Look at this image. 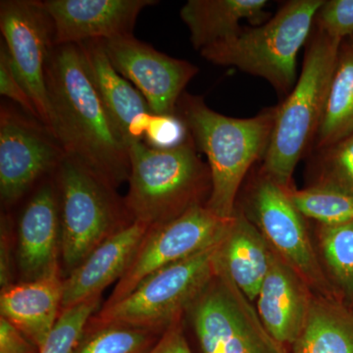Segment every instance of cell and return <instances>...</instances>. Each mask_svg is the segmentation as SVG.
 I'll use <instances>...</instances> for the list:
<instances>
[{"instance_id":"22","label":"cell","mask_w":353,"mask_h":353,"mask_svg":"<svg viewBox=\"0 0 353 353\" xmlns=\"http://www.w3.org/2000/svg\"><path fill=\"white\" fill-rule=\"evenodd\" d=\"M294 353H353V313L326 299H312Z\"/></svg>"},{"instance_id":"15","label":"cell","mask_w":353,"mask_h":353,"mask_svg":"<svg viewBox=\"0 0 353 353\" xmlns=\"http://www.w3.org/2000/svg\"><path fill=\"white\" fill-rule=\"evenodd\" d=\"M61 218L57 183L46 182L26 204L18 222L17 266L21 282L61 271Z\"/></svg>"},{"instance_id":"30","label":"cell","mask_w":353,"mask_h":353,"mask_svg":"<svg viewBox=\"0 0 353 353\" xmlns=\"http://www.w3.org/2000/svg\"><path fill=\"white\" fill-rule=\"evenodd\" d=\"M0 94L16 102L27 115L41 122L32 97L16 75L10 54L3 43L0 48Z\"/></svg>"},{"instance_id":"14","label":"cell","mask_w":353,"mask_h":353,"mask_svg":"<svg viewBox=\"0 0 353 353\" xmlns=\"http://www.w3.org/2000/svg\"><path fill=\"white\" fill-rule=\"evenodd\" d=\"M155 0H44L54 25L55 46L132 34L139 13Z\"/></svg>"},{"instance_id":"12","label":"cell","mask_w":353,"mask_h":353,"mask_svg":"<svg viewBox=\"0 0 353 353\" xmlns=\"http://www.w3.org/2000/svg\"><path fill=\"white\" fill-rule=\"evenodd\" d=\"M114 69L131 81L158 117H176L179 101L199 69L143 43L132 34L102 41Z\"/></svg>"},{"instance_id":"19","label":"cell","mask_w":353,"mask_h":353,"mask_svg":"<svg viewBox=\"0 0 353 353\" xmlns=\"http://www.w3.org/2000/svg\"><path fill=\"white\" fill-rule=\"evenodd\" d=\"M62 272L1 290V318L10 323L39 348L48 338L62 310Z\"/></svg>"},{"instance_id":"26","label":"cell","mask_w":353,"mask_h":353,"mask_svg":"<svg viewBox=\"0 0 353 353\" xmlns=\"http://www.w3.org/2000/svg\"><path fill=\"white\" fill-rule=\"evenodd\" d=\"M101 308V296H97L61 310L38 353H76L90 318Z\"/></svg>"},{"instance_id":"10","label":"cell","mask_w":353,"mask_h":353,"mask_svg":"<svg viewBox=\"0 0 353 353\" xmlns=\"http://www.w3.org/2000/svg\"><path fill=\"white\" fill-rule=\"evenodd\" d=\"M66 157L48 127L2 104L0 110V196L12 205L39 179L55 173Z\"/></svg>"},{"instance_id":"3","label":"cell","mask_w":353,"mask_h":353,"mask_svg":"<svg viewBox=\"0 0 353 353\" xmlns=\"http://www.w3.org/2000/svg\"><path fill=\"white\" fill-rule=\"evenodd\" d=\"M129 157V190L124 202L132 222L159 226L202 205L208 192L210 196V170L190 139L169 148L132 141Z\"/></svg>"},{"instance_id":"34","label":"cell","mask_w":353,"mask_h":353,"mask_svg":"<svg viewBox=\"0 0 353 353\" xmlns=\"http://www.w3.org/2000/svg\"><path fill=\"white\" fill-rule=\"evenodd\" d=\"M10 229L6 217L1 219V252H0V284L1 290L12 283V252H11Z\"/></svg>"},{"instance_id":"33","label":"cell","mask_w":353,"mask_h":353,"mask_svg":"<svg viewBox=\"0 0 353 353\" xmlns=\"http://www.w3.org/2000/svg\"><path fill=\"white\" fill-rule=\"evenodd\" d=\"M146 353H192L179 322L172 325Z\"/></svg>"},{"instance_id":"2","label":"cell","mask_w":353,"mask_h":353,"mask_svg":"<svg viewBox=\"0 0 353 353\" xmlns=\"http://www.w3.org/2000/svg\"><path fill=\"white\" fill-rule=\"evenodd\" d=\"M178 108L197 148L208 157L211 192L205 206L221 219H233L241 183L268 148L277 108L238 119L215 112L201 97L190 94L181 97Z\"/></svg>"},{"instance_id":"23","label":"cell","mask_w":353,"mask_h":353,"mask_svg":"<svg viewBox=\"0 0 353 353\" xmlns=\"http://www.w3.org/2000/svg\"><path fill=\"white\" fill-rule=\"evenodd\" d=\"M353 134V43L340 48L316 139L330 148Z\"/></svg>"},{"instance_id":"11","label":"cell","mask_w":353,"mask_h":353,"mask_svg":"<svg viewBox=\"0 0 353 353\" xmlns=\"http://www.w3.org/2000/svg\"><path fill=\"white\" fill-rule=\"evenodd\" d=\"M0 30L21 83L50 129L46 69L55 46L54 25L39 0H2Z\"/></svg>"},{"instance_id":"31","label":"cell","mask_w":353,"mask_h":353,"mask_svg":"<svg viewBox=\"0 0 353 353\" xmlns=\"http://www.w3.org/2000/svg\"><path fill=\"white\" fill-rule=\"evenodd\" d=\"M185 128L182 120L176 117L154 116L146 131L148 145L157 148H174L183 143Z\"/></svg>"},{"instance_id":"27","label":"cell","mask_w":353,"mask_h":353,"mask_svg":"<svg viewBox=\"0 0 353 353\" xmlns=\"http://www.w3.org/2000/svg\"><path fill=\"white\" fill-rule=\"evenodd\" d=\"M320 243L324 259L339 284L353 294V221L322 225Z\"/></svg>"},{"instance_id":"21","label":"cell","mask_w":353,"mask_h":353,"mask_svg":"<svg viewBox=\"0 0 353 353\" xmlns=\"http://www.w3.org/2000/svg\"><path fill=\"white\" fill-rule=\"evenodd\" d=\"M267 4L266 0H189L181 18L189 28L192 46L201 51L239 34L241 20L260 23Z\"/></svg>"},{"instance_id":"24","label":"cell","mask_w":353,"mask_h":353,"mask_svg":"<svg viewBox=\"0 0 353 353\" xmlns=\"http://www.w3.org/2000/svg\"><path fill=\"white\" fill-rule=\"evenodd\" d=\"M161 334L123 324L87 327L76 353H146Z\"/></svg>"},{"instance_id":"25","label":"cell","mask_w":353,"mask_h":353,"mask_svg":"<svg viewBox=\"0 0 353 353\" xmlns=\"http://www.w3.org/2000/svg\"><path fill=\"white\" fill-rule=\"evenodd\" d=\"M290 196L301 214L319 221L322 225L353 221V196L350 194L314 187L303 190H290Z\"/></svg>"},{"instance_id":"4","label":"cell","mask_w":353,"mask_h":353,"mask_svg":"<svg viewBox=\"0 0 353 353\" xmlns=\"http://www.w3.org/2000/svg\"><path fill=\"white\" fill-rule=\"evenodd\" d=\"M341 46V41L319 32L306 51L296 85L277 108L264 171L285 189L290 190L294 169L317 134Z\"/></svg>"},{"instance_id":"28","label":"cell","mask_w":353,"mask_h":353,"mask_svg":"<svg viewBox=\"0 0 353 353\" xmlns=\"http://www.w3.org/2000/svg\"><path fill=\"white\" fill-rule=\"evenodd\" d=\"M316 187L353 196V134L329 148L323 183Z\"/></svg>"},{"instance_id":"1","label":"cell","mask_w":353,"mask_h":353,"mask_svg":"<svg viewBox=\"0 0 353 353\" xmlns=\"http://www.w3.org/2000/svg\"><path fill=\"white\" fill-rule=\"evenodd\" d=\"M46 82L50 130L66 157L117 189L129 180V148L95 92L78 44L55 46Z\"/></svg>"},{"instance_id":"9","label":"cell","mask_w":353,"mask_h":353,"mask_svg":"<svg viewBox=\"0 0 353 353\" xmlns=\"http://www.w3.org/2000/svg\"><path fill=\"white\" fill-rule=\"evenodd\" d=\"M231 221L221 219L205 205H197L170 222L150 228L126 273L104 305L124 299L160 269L215 245L224 238Z\"/></svg>"},{"instance_id":"8","label":"cell","mask_w":353,"mask_h":353,"mask_svg":"<svg viewBox=\"0 0 353 353\" xmlns=\"http://www.w3.org/2000/svg\"><path fill=\"white\" fill-rule=\"evenodd\" d=\"M250 301L218 255L214 276L188 309L202 353H285Z\"/></svg>"},{"instance_id":"18","label":"cell","mask_w":353,"mask_h":353,"mask_svg":"<svg viewBox=\"0 0 353 353\" xmlns=\"http://www.w3.org/2000/svg\"><path fill=\"white\" fill-rule=\"evenodd\" d=\"M303 279L272 250L270 267L257 296V313L265 329L281 345H294L311 305Z\"/></svg>"},{"instance_id":"20","label":"cell","mask_w":353,"mask_h":353,"mask_svg":"<svg viewBox=\"0 0 353 353\" xmlns=\"http://www.w3.org/2000/svg\"><path fill=\"white\" fill-rule=\"evenodd\" d=\"M272 248L243 213H234L219 252V259L236 287L250 301L259 296L270 267Z\"/></svg>"},{"instance_id":"32","label":"cell","mask_w":353,"mask_h":353,"mask_svg":"<svg viewBox=\"0 0 353 353\" xmlns=\"http://www.w3.org/2000/svg\"><path fill=\"white\" fill-rule=\"evenodd\" d=\"M39 348L32 345L4 318L0 320V353H38Z\"/></svg>"},{"instance_id":"16","label":"cell","mask_w":353,"mask_h":353,"mask_svg":"<svg viewBox=\"0 0 353 353\" xmlns=\"http://www.w3.org/2000/svg\"><path fill=\"white\" fill-rule=\"evenodd\" d=\"M78 46L95 92L128 148L132 141H143L155 116L145 97L114 69L102 39Z\"/></svg>"},{"instance_id":"13","label":"cell","mask_w":353,"mask_h":353,"mask_svg":"<svg viewBox=\"0 0 353 353\" xmlns=\"http://www.w3.org/2000/svg\"><path fill=\"white\" fill-rule=\"evenodd\" d=\"M252 206L257 224L272 250L306 285L328 294L329 285L311 245L303 215L290 199V190L266 176L257 185Z\"/></svg>"},{"instance_id":"6","label":"cell","mask_w":353,"mask_h":353,"mask_svg":"<svg viewBox=\"0 0 353 353\" xmlns=\"http://www.w3.org/2000/svg\"><path fill=\"white\" fill-rule=\"evenodd\" d=\"M60 201V259L65 278L106 239L131 224L115 189L65 157L54 173Z\"/></svg>"},{"instance_id":"17","label":"cell","mask_w":353,"mask_h":353,"mask_svg":"<svg viewBox=\"0 0 353 353\" xmlns=\"http://www.w3.org/2000/svg\"><path fill=\"white\" fill-rule=\"evenodd\" d=\"M150 227L132 222L106 239L63 281L62 310L101 296L131 265Z\"/></svg>"},{"instance_id":"29","label":"cell","mask_w":353,"mask_h":353,"mask_svg":"<svg viewBox=\"0 0 353 353\" xmlns=\"http://www.w3.org/2000/svg\"><path fill=\"white\" fill-rule=\"evenodd\" d=\"M316 18L320 32L341 41L353 34V0L324 1Z\"/></svg>"},{"instance_id":"5","label":"cell","mask_w":353,"mask_h":353,"mask_svg":"<svg viewBox=\"0 0 353 353\" xmlns=\"http://www.w3.org/2000/svg\"><path fill=\"white\" fill-rule=\"evenodd\" d=\"M324 0H292L260 27L241 30L232 38L201 51L221 66H233L260 77L285 94L294 88L296 58Z\"/></svg>"},{"instance_id":"7","label":"cell","mask_w":353,"mask_h":353,"mask_svg":"<svg viewBox=\"0 0 353 353\" xmlns=\"http://www.w3.org/2000/svg\"><path fill=\"white\" fill-rule=\"evenodd\" d=\"M223 240L148 276L124 299L102 306L88 327L123 324L163 334L214 276Z\"/></svg>"}]
</instances>
